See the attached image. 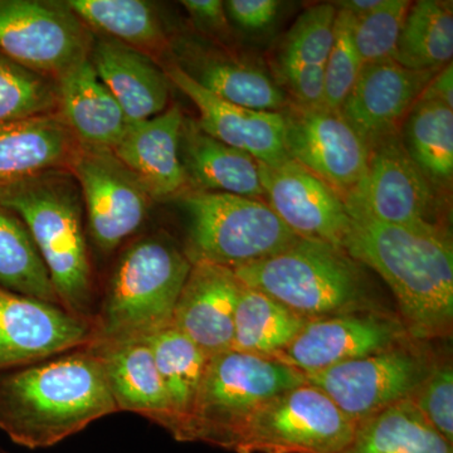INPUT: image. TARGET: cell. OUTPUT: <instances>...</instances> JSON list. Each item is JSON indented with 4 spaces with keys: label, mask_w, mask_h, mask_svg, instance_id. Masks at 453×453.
<instances>
[{
    "label": "cell",
    "mask_w": 453,
    "mask_h": 453,
    "mask_svg": "<svg viewBox=\"0 0 453 453\" xmlns=\"http://www.w3.org/2000/svg\"><path fill=\"white\" fill-rule=\"evenodd\" d=\"M116 412L103 362L89 345L0 372V429L27 449L55 446Z\"/></svg>",
    "instance_id": "cell-1"
},
{
    "label": "cell",
    "mask_w": 453,
    "mask_h": 453,
    "mask_svg": "<svg viewBox=\"0 0 453 453\" xmlns=\"http://www.w3.org/2000/svg\"><path fill=\"white\" fill-rule=\"evenodd\" d=\"M344 250L372 268L395 294L416 339L447 335L453 321V250L442 231H417L350 216Z\"/></svg>",
    "instance_id": "cell-2"
},
{
    "label": "cell",
    "mask_w": 453,
    "mask_h": 453,
    "mask_svg": "<svg viewBox=\"0 0 453 453\" xmlns=\"http://www.w3.org/2000/svg\"><path fill=\"white\" fill-rule=\"evenodd\" d=\"M0 205L25 223L64 308L92 320L94 277L83 229L85 208L70 170H50L0 187Z\"/></svg>",
    "instance_id": "cell-3"
},
{
    "label": "cell",
    "mask_w": 453,
    "mask_h": 453,
    "mask_svg": "<svg viewBox=\"0 0 453 453\" xmlns=\"http://www.w3.org/2000/svg\"><path fill=\"white\" fill-rule=\"evenodd\" d=\"M192 265L186 253L162 234L129 244L116 262L92 319L91 345L140 342L172 326Z\"/></svg>",
    "instance_id": "cell-4"
},
{
    "label": "cell",
    "mask_w": 453,
    "mask_h": 453,
    "mask_svg": "<svg viewBox=\"0 0 453 453\" xmlns=\"http://www.w3.org/2000/svg\"><path fill=\"white\" fill-rule=\"evenodd\" d=\"M232 271L242 285L309 320L348 314L365 292L356 261L321 241L300 238L285 251Z\"/></svg>",
    "instance_id": "cell-5"
},
{
    "label": "cell",
    "mask_w": 453,
    "mask_h": 453,
    "mask_svg": "<svg viewBox=\"0 0 453 453\" xmlns=\"http://www.w3.org/2000/svg\"><path fill=\"white\" fill-rule=\"evenodd\" d=\"M306 383L305 374L275 357L231 350L208 360L183 442L234 449L250 418L267 402Z\"/></svg>",
    "instance_id": "cell-6"
},
{
    "label": "cell",
    "mask_w": 453,
    "mask_h": 453,
    "mask_svg": "<svg viewBox=\"0 0 453 453\" xmlns=\"http://www.w3.org/2000/svg\"><path fill=\"white\" fill-rule=\"evenodd\" d=\"M180 201L188 217L186 255L192 264L234 270L300 240L261 199L192 189Z\"/></svg>",
    "instance_id": "cell-7"
},
{
    "label": "cell",
    "mask_w": 453,
    "mask_h": 453,
    "mask_svg": "<svg viewBox=\"0 0 453 453\" xmlns=\"http://www.w3.org/2000/svg\"><path fill=\"white\" fill-rule=\"evenodd\" d=\"M357 423L320 389L301 384L259 408L242 428L237 453H344Z\"/></svg>",
    "instance_id": "cell-8"
},
{
    "label": "cell",
    "mask_w": 453,
    "mask_h": 453,
    "mask_svg": "<svg viewBox=\"0 0 453 453\" xmlns=\"http://www.w3.org/2000/svg\"><path fill=\"white\" fill-rule=\"evenodd\" d=\"M94 35L67 2L0 0V52L56 80L91 50Z\"/></svg>",
    "instance_id": "cell-9"
},
{
    "label": "cell",
    "mask_w": 453,
    "mask_h": 453,
    "mask_svg": "<svg viewBox=\"0 0 453 453\" xmlns=\"http://www.w3.org/2000/svg\"><path fill=\"white\" fill-rule=\"evenodd\" d=\"M432 186L398 133L369 148L365 175L342 201L349 216L417 231H441L431 219L436 199Z\"/></svg>",
    "instance_id": "cell-10"
},
{
    "label": "cell",
    "mask_w": 453,
    "mask_h": 453,
    "mask_svg": "<svg viewBox=\"0 0 453 453\" xmlns=\"http://www.w3.org/2000/svg\"><path fill=\"white\" fill-rule=\"evenodd\" d=\"M68 170L79 184L95 246L115 251L148 219L153 199L110 149L79 144Z\"/></svg>",
    "instance_id": "cell-11"
},
{
    "label": "cell",
    "mask_w": 453,
    "mask_h": 453,
    "mask_svg": "<svg viewBox=\"0 0 453 453\" xmlns=\"http://www.w3.org/2000/svg\"><path fill=\"white\" fill-rule=\"evenodd\" d=\"M418 357L392 348L305 374L357 425L411 398L428 372Z\"/></svg>",
    "instance_id": "cell-12"
},
{
    "label": "cell",
    "mask_w": 453,
    "mask_h": 453,
    "mask_svg": "<svg viewBox=\"0 0 453 453\" xmlns=\"http://www.w3.org/2000/svg\"><path fill=\"white\" fill-rule=\"evenodd\" d=\"M288 157L344 196L359 183L369 149L340 110L288 103L283 107Z\"/></svg>",
    "instance_id": "cell-13"
},
{
    "label": "cell",
    "mask_w": 453,
    "mask_h": 453,
    "mask_svg": "<svg viewBox=\"0 0 453 453\" xmlns=\"http://www.w3.org/2000/svg\"><path fill=\"white\" fill-rule=\"evenodd\" d=\"M94 339L91 319L0 288V372L88 347Z\"/></svg>",
    "instance_id": "cell-14"
},
{
    "label": "cell",
    "mask_w": 453,
    "mask_h": 453,
    "mask_svg": "<svg viewBox=\"0 0 453 453\" xmlns=\"http://www.w3.org/2000/svg\"><path fill=\"white\" fill-rule=\"evenodd\" d=\"M258 166L267 204L297 237L344 247L351 217L336 190L291 157Z\"/></svg>",
    "instance_id": "cell-15"
},
{
    "label": "cell",
    "mask_w": 453,
    "mask_h": 453,
    "mask_svg": "<svg viewBox=\"0 0 453 453\" xmlns=\"http://www.w3.org/2000/svg\"><path fill=\"white\" fill-rule=\"evenodd\" d=\"M438 71L410 70L395 59L366 64L340 112L369 149L399 133Z\"/></svg>",
    "instance_id": "cell-16"
},
{
    "label": "cell",
    "mask_w": 453,
    "mask_h": 453,
    "mask_svg": "<svg viewBox=\"0 0 453 453\" xmlns=\"http://www.w3.org/2000/svg\"><path fill=\"white\" fill-rule=\"evenodd\" d=\"M399 335V325L380 316H325L306 321L290 344L273 357L310 374L395 348Z\"/></svg>",
    "instance_id": "cell-17"
},
{
    "label": "cell",
    "mask_w": 453,
    "mask_h": 453,
    "mask_svg": "<svg viewBox=\"0 0 453 453\" xmlns=\"http://www.w3.org/2000/svg\"><path fill=\"white\" fill-rule=\"evenodd\" d=\"M163 71L170 83L195 104L199 112L196 122L211 138L266 165H280L290 159L281 112L256 111L222 100L190 79L177 64L168 65Z\"/></svg>",
    "instance_id": "cell-18"
},
{
    "label": "cell",
    "mask_w": 453,
    "mask_h": 453,
    "mask_svg": "<svg viewBox=\"0 0 453 453\" xmlns=\"http://www.w3.org/2000/svg\"><path fill=\"white\" fill-rule=\"evenodd\" d=\"M241 286L229 268L196 262L179 296L172 326L210 357L231 350Z\"/></svg>",
    "instance_id": "cell-19"
},
{
    "label": "cell",
    "mask_w": 453,
    "mask_h": 453,
    "mask_svg": "<svg viewBox=\"0 0 453 453\" xmlns=\"http://www.w3.org/2000/svg\"><path fill=\"white\" fill-rule=\"evenodd\" d=\"M184 118L180 107L173 105L148 120L129 122L120 142L112 149L153 201H166L188 190L179 157Z\"/></svg>",
    "instance_id": "cell-20"
},
{
    "label": "cell",
    "mask_w": 453,
    "mask_h": 453,
    "mask_svg": "<svg viewBox=\"0 0 453 453\" xmlns=\"http://www.w3.org/2000/svg\"><path fill=\"white\" fill-rule=\"evenodd\" d=\"M88 58L127 121L148 120L168 109L172 83L151 57L101 35L94 37Z\"/></svg>",
    "instance_id": "cell-21"
},
{
    "label": "cell",
    "mask_w": 453,
    "mask_h": 453,
    "mask_svg": "<svg viewBox=\"0 0 453 453\" xmlns=\"http://www.w3.org/2000/svg\"><path fill=\"white\" fill-rule=\"evenodd\" d=\"M57 115L81 145L112 150L129 121L118 101L97 76L88 56L55 80Z\"/></svg>",
    "instance_id": "cell-22"
},
{
    "label": "cell",
    "mask_w": 453,
    "mask_h": 453,
    "mask_svg": "<svg viewBox=\"0 0 453 453\" xmlns=\"http://www.w3.org/2000/svg\"><path fill=\"white\" fill-rule=\"evenodd\" d=\"M179 157L192 189L264 198L258 160L211 138L193 119L181 125Z\"/></svg>",
    "instance_id": "cell-23"
},
{
    "label": "cell",
    "mask_w": 453,
    "mask_h": 453,
    "mask_svg": "<svg viewBox=\"0 0 453 453\" xmlns=\"http://www.w3.org/2000/svg\"><path fill=\"white\" fill-rule=\"evenodd\" d=\"M101 357L119 411L138 413L172 432L173 416L153 351L145 340L89 345Z\"/></svg>",
    "instance_id": "cell-24"
},
{
    "label": "cell",
    "mask_w": 453,
    "mask_h": 453,
    "mask_svg": "<svg viewBox=\"0 0 453 453\" xmlns=\"http://www.w3.org/2000/svg\"><path fill=\"white\" fill-rule=\"evenodd\" d=\"M79 144L57 113L0 125V187L68 169Z\"/></svg>",
    "instance_id": "cell-25"
},
{
    "label": "cell",
    "mask_w": 453,
    "mask_h": 453,
    "mask_svg": "<svg viewBox=\"0 0 453 453\" xmlns=\"http://www.w3.org/2000/svg\"><path fill=\"white\" fill-rule=\"evenodd\" d=\"M177 65L202 88L234 105L271 112L288 105L285 91L256 65L195 49L183 53Z\"/></svg>",
    "instance_id": "cell-26"
},
{
    "label": "cell",
    "mask_w": 453,
    "mask_h": 453,
    "mask_svg": "<svg viewBox=\"0 0 453 453\" xmlns=\"http://www.w3.org/2000/svg\"><path fill=\"white\" fill-rule=\"evenodd\" d=\"M153 351L173 416L170 434L183 441L210 357L192 340L169 326L145 339Z\"/></svg>",
    "instance_id": "cell-27"
},
{
    "label": "cell",
    "mask_w": 453,
    "mask_h": 453,
    "mask_svg": "<svg viewBox=\"0 0 453 453\" xmlns=\"http://www.w3.org/2000/svg\"><path fill=\"white\" fill-rule=\"evenodd\" d=\"M344 453H453V449L408 398L357 425L353 442Z\"/></svg>",
    "instance_id": "cell-28"
},
{
    "label": "cell",
    "mask_w": 453,
    "mask_h": 453,
    "mask_svg": "<svg viewBox=\"0 0 453 453\" xmlns=\"http://www.w3.org/2000/svg\"><path fill=\"white\" fill-rule=\"evenodd\" d=\"M308 320L273 297L242 285L235 306L232 349L273 357L290 344Z\"/></svg>",
    "instance_id": "cell-29"
},
{
    "label": "cell",
    "mask_w": 453,
    "mask_h": 453,
    "mask_svg": "<svg viewBox=\"0 0 453 453\" xmlns=\"http://www.w3.org/2000/svg\"><path fill=\"white\" fill-rule=\"evenodd\" d=\"M452 2L419 0L405 17L393 59L416 71L441 70L452 64Z\"/></svg>",
    "instance_id": "cell-30"
},
{
    "label": "cell",
    "mask_w": 453,
    "mask_h": 453,
    "mask_svg": "<svg viewBox=\"0 0 453 453\" xmlns=\"http://www.w3.org/2000/svg\"><path fill=\"white\" fill-rule=\"evenodd\" d=\"M83 25L104 37L148 53L165 47V33L154 9L140 0H70ZM149 56V55H148Z\"/></svg>",
    "instance_id": "cell-31"
},
{
    "label": "cell",
    "mask_w": 453,
    "mask_h": 453,
    "mask_svg": "<svg viewBox=\"0 0 453 453\" xmlns=\"http://www.w3.org/2000/svg\"><path fill=\"white\" fill-rule=\"evenodd\" d=\"M402 142L411 159L432 184L451 183L453 109L437 101L418 100L403 122Z\"/></svg>",
    "instance_id": "cell-32"
},
{
    "label": "cell",
    "mask_w": 453,
    "mask_h": 453,
    "mask_svg": "<svg viewBox=\"0 0 453 453\" xmlns=\"http://www.w3.org/2000/svg\"><path fill=\"white\" fill-rule=\"evenodd\" d=\"M0 288L62 305L43 258L22 219L0 205ZM64 306V305H62Z\"/></svg>",
    "instance_id": "cell-33"
},
{
    "label": "cell",
    "mask_w": 453,
    "mask_h": 453,
    "mask_svg": "<svg viewBox=\"0 0 453 453\" xmlns=\"http://www.w3.org/2000/svg\"><path fill=\"white\" fill-rule=\"evenodd\" d=\"M338 8L320 4L303 12L286 35L276 56V74L325 68L334 40Z\"/></svg>",
    "instance_id": "cell-34"
},
{
    "label": "cell",
    "mask_w": 453,
    "mask_h": 453,
    "mask_svg": "<svg viewBox=\"0 0 453 453\" xmlns=\"http://www.w3.org/2000/svg\"><path fill=\"white\" fill-rule=\"evenodd\" d=\"M57 109L55 80L27 70L0 52V125L53 115Z\"/></svg>",
    "instance_id": "cell-35"
},
{
    "label": "cell",
    "mask_w": 453,
    "mask_h": 453,
    "mask_svg": "<svg viewBox=\"0 0 453 453\" xmlns=\"http://www.w3.org/2000/svg\"><path fill=\"white\" fill-rule=\"evenodd\" d=\"M354 23L353 14L338 9L324 73V105L332 110H340L365 65L354 43Z\"/></svg>",
    "instance_id": "cell-36"
},
{
    "label": "cell",
    "mask_w": 453,
    "mask_h": 453,
    "mask_svg": "<svg viewBox=\"0 0 453 453\" xmlns=\"http://www.w3.org/2000/svg\"><path fill=\"white\" fill-rule=\"evenodd\" d=\"M410 8L407 0H384L377 11L356 18L353 38L363 64L393 59Z\"/></svg>",
    "instance_id": "cell-37"
},
{
    "label": "cell",
    "mask_w": 453,
    "mask_h": 453,
    "mask_svg": "<svg viewBox=\"0 0 453 453\" xmlns=\"http://www.w3.org/2000/svg\"><path fill=\"white\" fill-rule=\"evenodd\" d=\"M422 416L453 443V369L449 363L431 369L411 396Z\"/></svg>",
    "instance_id": "cell-38"
},
{
    "label": "cell",
    "mask_w": 453,
    "mask_h": 453,
    "mask_svg": "<svg viewBox=\"0 0 453 453\" xmlns=\"http://www.w3.org/2000/svg\"><path fill=\"white\" fill-rule=\"evenodd\" d=\"M226 12L235 25L246 31H262L275 20L280 2L276 0H229L225 3Z\"/></svg>",
    "instance_id": "cell-39"
},
{
    "label": "cell",
    "mask_w": 453,
    "mask_h": 453,
    "mask_svg": "<svg viewBox=\"0 0 453 453\" xmlns=\"http://www.w3.org/2000/svg\"><path fill=\"white\" fill-rule=\"evenodd\" d=\"M196 25L208 31H220L226 25L225 2L220 0H184L181 2Z\"/></svg>",
    "instance_id": "cell-40"
},
{
    "label": "cell",
    "mask_w": 453,
    "mask_h": 453,
    "mask_svg": "<svg viewBox=\"0 0 453 453\" xmlns=\"http://www.w3.org/2000/svg\"><path fill=\"white\" fill-rule=\"evenodd\" d=\"M418 100L437 101L453 109V65H445L423 89Z\"/></svg>",
    "instance_id": "cell-41"
},
{
    "label": "cell",
    "mask_w": 453,
    "mask_h": 453,
    "mask_svg": "<svg viewBox=\"0 0 453 453\" xmlns=\"http://www.w3.org/2000/svg\"><path fill=\"white\" fill-rule=\"evenodd\" d=\"M383 3L384 0H344L336 2L334 5L338 9H344L356 18H362L377 11Z\"/></svg>",
    "instance_id": "cell-42"
},
{
    "label": "cell",
    "mask_w": 453,
    "mask_h": 453,
    "mask_svg": "<svg viewBox=\"0 0 453 453\" xmlns=\"http://www.w3.org/2000/svg\"><path fill=\"white\" fill-rule=\"evenodd\" d=\"M0 453H8V452H5L4 449H0Z\"/></svg>",
    "instance_id": "cell-43"
}]
</instances>
